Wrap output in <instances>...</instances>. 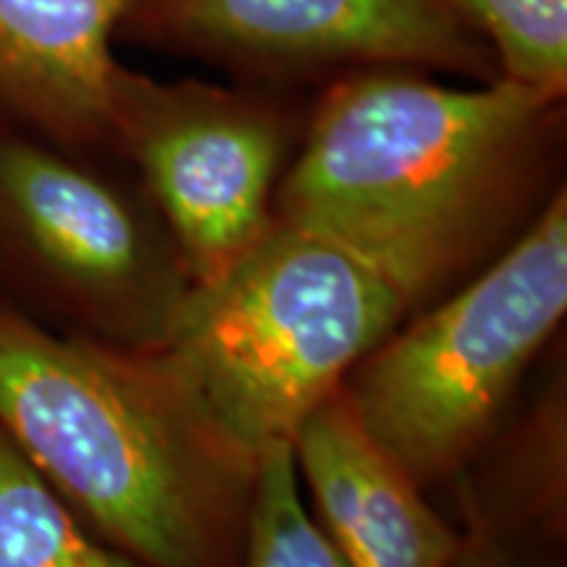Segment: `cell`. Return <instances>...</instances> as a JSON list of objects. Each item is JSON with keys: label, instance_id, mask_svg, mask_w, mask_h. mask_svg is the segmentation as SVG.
<instances>
[{"label": "cell", "instance_id": "6da1fadb", "mask_svg": "<svg viewBox=\"0 0 567 567\" xmlns=\"http://www.w3.org/2000/svg\"><path fill=\"white\" fill-rule=\"evenodd\" d=\"M563 97L507 76L460 90L413 69L347 71L310 105L274 218L368 260L410 316L473 279L557 187Z\"/></svg>", "mask_w": 567, "mask_h": 567}, {"label": "cell", "instance_id": "7a4b0ae2", "mask_svg": "<svg viewBox=\"0 0 567 567\" xmlns=\"http://www.w3.org/2000/svg\"><path fill=\"white\" fill-rule=\"evenodd\" d=\"M0 431L147 567H243L260 457L166 350L66 337L0 302Z\"/></svg>", "mask_w": 567, "mask_h": 567}, {"label": "cell", "instance_id": "3957f363", "mask_svg": "<svg viewBox=\"0 0 567 567\" xmlns=\"http://www.w3.org/2000/svg\"><path fill=\"white\" fill-rule=\"evenodd\" d=\"M410 316L347 247L274 218L221 279L193 287L163 350L252 455L295 431Z\"/></svg>", "mask_w": 567, "mask_h": 567}, {"label": "cell", "instance_id": "277c9868", "mask_svg": "<svg viewBox=\"0 0 567 567\" xmlns=\"http://www.w3.org/2000/svg\"><path fill=\"white\" fill-rule=\"evenodd\" d=\"M565 313L563 187L494 264L375 344L342 392L368 434L425 492H442L513 408Z\"/></svg>", "mask_w": 567, "mask_h": 567}, {"label": "cell", "instance_id": "5b68a950", "mask_svg": "<svg viewBox=\"0 0 567 567\" xmlns=\"http://www.w3.org/2000/svg\"><path fill=\"white\" fill-rule=\"evenodd\" d=\"M0 113V302L45 329L161 350L193 279L137 179Z\"/></svg>", "mask_w": 567, "mask_h": 567}, {"label": "cell", "instance_id": "8992f818", "mask_svg": "<svg viewBox=\"0 0 567 567\" xmlns=\"http://www.w3.org/2000/svg\"><path fill=\"white\" fill-rule=\"evenodd\" d=\"M310 109L264 87L155 82L124 69L113 147L172 234L195 287L218 281L274 224Z\"/></svg>", "mask_w": 567, "mask_h": 567}, {"label": "cell", "instance_id": "52a82bcc", "mask_svg": "<svg viewBox=\"0 0 567 567\" xmlns=\"http://www.w3.org/2000/svg\"><path fill=\"white\" fill-rule=\"evenodd\" d=\"M118 38L268 82L373 66L502 76L484 38L442 0H137Z\"/></svg>", "mask_w": 567, "mask_h": 567}, {"label": "cell", "instance_id": "ba28073f", "mask_svg": "<svg viewBox=\"0 0 567 567\" xmlns=\"http://www.w3.org/2000/svg\"><path fill=\"white\" fill-rule=\"evenodd\" d=\"M313 517L347 567H450L463 534L392 452L368 434L342 386L292 436Z\"/></svg>", "mask_w": 567, "mask_h": 567}, {"label": "cell", "instance_id": "9c48e42d", "mask_svg": "<svg viewBox=\"0 0 567 567\" xmlns=\"http://www.w3.org/2000/svg\"><path fill=\"white\" fill-rule=\"evenodd\" d=\"M137 0H0V113L66 151L116 158L113 40ZM118 161V158H116Z\"/></svg>", "mask_w": 567, "mask_h": 567}, {"label": "cell", "instance_id": "30bf717a", "mask_svg": "<svg viewBox=\"0 0 567 567\" xmlns=\"http://www.w3.org/2000/svg\"><path fill=\"white\" fill-rule=\"evenodd\" d=\"M463 536L565 547L567 358L565 337L542 354L513 408L446 486Z\"/></svg>", "mask_w": 567, "mask_h": 567}, {"label": "cell", "instance_id": "8fae6325", "mask_svg": "<svg viewBox=\"0 0 567 567\" xmlns=\"http://www.w3.org/2000/svg\"><path fill=\"white\" fill-rule=\"evenodd\" d=\"M0 567H147L71 513L0 431Z\"/></svg>", "mask_w": 567, "mask_h": 567}, {"label": "cell", "instance_id": "7c38bea8", "mask_svg": "<svg viewBox=\"0 0 567 567\" xmlns=\"http://www.w3.org/2000/svg\"><path fill=\"white\" fill-rule=\"evenodd\" d=\"M481 38L494 42L499 74L565 97L567 0H442Z\"/></svg>", "mask_w": 567, "mask_h": 567}, {"label": "cell", "instance_id": "4fadbf2b", "mask_svg": "<svg viewBox=\"0 0 567 567\" xmlns=\"http://www.w3.org/2000/svg\"><path fill=\"white\" fill-rule=\"evenodd\" d=\"M243 567H347L305 507L292 444H276L260 457Z\"/></svg>", "mask_w": 567, "mask_h": 567}, {"label": "cell", "instance_id": "5bb4252c", "mask_svg": "<svg viewBox=\"0 0 567 567\" xmlns=\"http://www.w3.org/2000/svg\"><path fill=\"white\" fill-rule=\"evenodd\" d=\"M450 567H565V547L463 536V547Z\"/></svg>", "mask_w": 567, "mask_h": 567}]
</instances>
